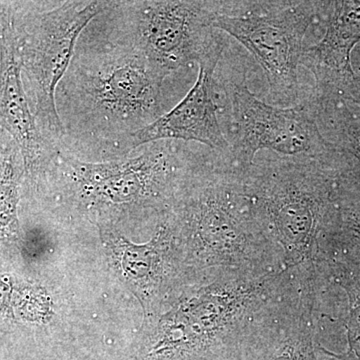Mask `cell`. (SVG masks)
I'll list each match as a JSON object with an SVG mask.
<instances>
[{
	"label": "cell",
	"instance_id": "obj_1",
	"mask_svg": "<svg viewBox=\"0 0 360 360\" xmlns=\"http://www.w3.org/2000/svg\"><path fill=\"white\" fill-rule=\"evenodd\" d=\"M316 158L276 155L243 167L253 212L288 269L307 265L321 217Z\"/></svg>",
	"mask_w": 360,
	"mask_h": 360
},
{
	"label": "cell",
	"instance_id": "obj_2",
	"mask_svg": "<svg viewBox=\"0 0 360 360\" xmlns=\"http://www.w3.org/2000/svg\"><path fill=\"white\" fill-rule=\"evenodd\" d=\"M319 2L214 1L212 26L231 35L259 63L272 97L283 103L300 98L298 68L305 34Z\"/></svg>",
	"mask_w": 360,
	"mask_h": 360
},
{
	"label": "cell",
	"instance_id": "obj_3",
	"mask_svg": "<svg viewBox=\"0 0 360 360\" xmlns=\"http://www.w3.org/2000/svg\"><path fill=\"white\" fill-rule=\"evenodd\" d=\"M224 91L231 113L229 155L240 167L251 165L260 150L283 156L319 153L321 137L307 101L276 108L238 82H227Z\"/></svg>",
	"mask_w": 360,
	"mask_h": 360
},
{
	"label": "cell",
	"instance_id": "obj_4",
	"mask_svg": "<svg viewBox=\"0 0 360 360\" xmlns=\"http://www.w3.org/2000/svg\"><path fill=\"white\" fill-rule=\"evenodd\" d=\"M214 1H143L136 15L142 58L167 77L221 54L224 41L212 26Z\"/></svg>",
	"mask_w": 360,
	"mask_h": 360
},
{
	"label": "cell",
	"instance_id": "obj_5",
	"mask_svg": "<svg viewBox=\"0 0 360 360\" xmlns=\"http://www.w3.org/2000/svg\"><path fill=\"white\" fill-rule=\"evenodd\" d=\"M111 4L113 2H65L40 16L28 46V58L37 92V115L53 137L60 139L65 134L56 92L70 66L78 37L90 21Z\"/></svg>",
	"mask_w": 360,
	"mask_h": 360
},
{
	"label": "cell",
	"instance_id": "obj_6",
	"mask_svg": "<svg viewBox=\"0 0 360 360\" xmlns=\"http://www.w3.org/2000/svg\"><path fill=\"white\" fill-rule=\"evenodd\" d=\"M221 56H212L198 65L200 71L193 89L172 110L132 134V148L158 141H186L229 153L231 146L219 122L213 77Z\"/></svg>",
	"mask_w": 360,
	"mask_h": 360
},
{
	"label": "cell",
	"instance_id": "obj_7",
	"mask_svg": "<svg viewBox=\"0 0 360 360\" xmlns=\"http://www.w3.org/2000/svg\"><path fill=\"white\" fill-rule=\"evenodd\" d=\"M177 156L163 144H156L146 153L129 160L90 163L72 160L66 163L85 191L103 200L123 202L137 198L148 188L167 184L177 169Z\"/></svg>",
	"mask_w": 360,
	"mask_h": 360
},
{
	"label": "cell",
	"instance_id": "obj_8",
	"mask_svg": "<svg viewBox=\"0 0 360 360\" xmlns=\"http://www.w3.org/2000/svg\"><path fill=\"white\" fill-rule=\"evenodd\" d=\"M165 77L139 56L99 72L90 84L89 94L97 108L116 120L155 122Z\"/></svg>",
	"mask_w": 360,
	"mask_h": 360
},
{
	"label": "cell",
	"instance_id": "obj_9",
	"mask_svg": "<svg viewBox=\"0 0 360 360\" xmlns=\"http://www.w3.org/2000/svg\"><path fill=\"white\" fill-rule=\"evenodd\" d=\"M0 127L18 142L30 169L49 155L21 84L18 41L8 14H4L0 28Z\"/></svg>",
	"mask_w": 360,
	"mask_h": 360
},
{
	"label": "cell",
	"instance_id": "obj_10",
	"mask_svg": "<svg viewBox=\"0 0 360 360\" xmlns=\"http://www.w3.org/2000/svg\"><path fill=\"white\" fill-rule=\"evenodd\" d=\"M307 315V288H303L265 331L253 360H321Z\"/></svg>",
	"mask_w": 360,
	"mask_h": 360
}]
</instances>
